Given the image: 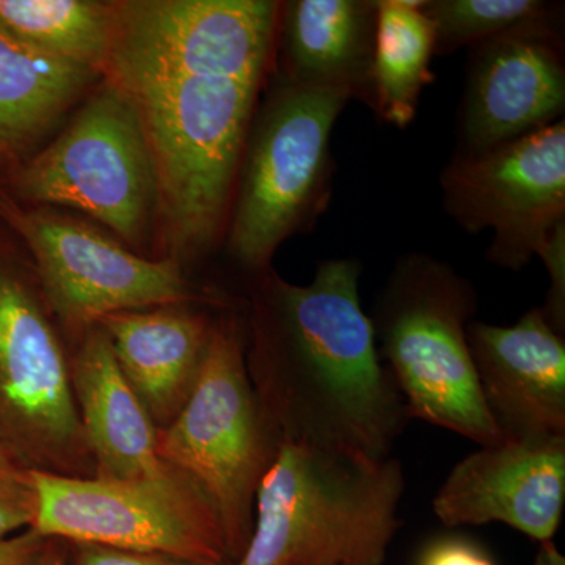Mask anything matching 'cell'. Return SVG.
<instances>
[{
  "label": "cell",
  "instance_id": "obj_1",
  "mask_svg": "<svg viewBox=\"0 0 565 565\" xmlns=\"http://www.w3.org/2000/svg\"><path fill=\"white\" fill-rule=\"evenodd\" d=\"M362 267L327 259L313 281L264 273L256 294V396L281 441L386 459L411 416L360 300Z\"/></svg>",
  "mask_w": 565,
  "mask_h": 565
},
{
  "label": "cell",
  "instance_id": "obj_2",
  "mask_svg": "<svg viewBox=\"0 0 565 565\" xmlns=\"http://www.w3.org/2000/svg\"><path fill=\"white\" fill-rule=\"evenodd\" d=\"M404 489L393 457L281 441L256 492L250 541L230 565H384Z\"/></svg>",
  "mask_w": 565,
  "mask_h": 565
},
{
  "label": "cell",
  "instance_id": "obj_3",
  "mask_svg": "<svg viewBox=\"0 0 565 565\" xmlns=\"http://www.w3.org/2000/svg\"><path fill=\"white\" fill-rule=\"evenodd\" d=\"M266 70L184 74L121 88L139 109L158 215L178 255L207 250L225 225Z\"/></svg>",
  "mask_w": 565,
  "mask_h": 565
},
{
  "label": "cell",
  "instance_id": "obj_4",
  "mask_svg": "<svg viewBox=\"0 0 565 565\" xmlns=\"http://www.w3.org/2000/svg\"><path fill=\"white\" fill-rule=\"evenodd\" d=\"M476 308L470 280L440 259L412 253L397 259L371 321L411 419L490 446L504 438L487 411L468 348Z\"/></svg>",
  "mask_w": 565,
  "mask_h": 565
},
{
  "label": "cell",
  "instance_id": "obj_5",
  "mask_svg": "<svg viewBox=\"0 0 565 565\" xmlns=\"http://www.w3.org/2000/svg\"><path fill=\"white\" fill-rule=\"evenodd\" d=\"M351 96L278 76L253 115L237 170L230 253L267 273L277 248L310 228L332 192L330 137Z\"/></svg>",
  "mask_w": 565,
  "mask_h": 565
},
{
  "label": "cell",
  "instance_id": "obj_6",
  "mask_svg": "<svg viewBox=\"0 0 565 565\" xmlns=\"http://www.w3.org/2000/svg\"><path fill=\"white\" fill-rule=\"evenodd\" d=\"M280 444L248 377L239 327L217 323L191 396L158 429V456L210 501L232 564L250 541L256 492Z\"/></svg>",
  "mask_w": 565,
  "mask_h": 565
},
{
  "label": "cell",
  "instance_id": "obj_7",
  "mask_svg": "<svg viewBox=\"0 0 565 565\" xmlns=\"http://www.w3.org/2000/svg\"><path fill=\"white\" fill-rule=\"evenodd\" d=\"M2 191L22 204L74 207L134 247L147 244L158 184L131 96L104 81L68 129L13 170Z\"/></svg>",
  "mask_w": 565,
  "mask_h": 565
},
{
  "label": "cell",
  "instance_id": "obj_8",
  "mask_svg": "<svg viewBox=\"0 0 565 565\" xmlns=\"http://www.w3.org/2000/svg\"><path fill=\"white\" fill-rule=\"evenodd\" d=\"M35 516L46 539L156 553L206 565H230L217 514L177 470L151 478L65 476L31 470Z\"/></svg>",
  "mask_w": 565,
  "mask_h": 565
},
{
  "label": "cell",
  "instance_id": "obj_9",
  "mask_svg": "<svg viewBox=\"0 0 565 565\" xmlns=\"http://www.w3.org/2000/svg\"><path fill=\"white\" fill-rule=\"evenodd\" d=\"M0 434L29 470L90 476L68 360L40 288L7 253H0Z\"/></svg>",
  "mask_w": 565,
  "mask_h": 565
},
{
  "label": "cell",
  "instance_id": "obj_10",
  "mask_svg": "<svg viewBox=\"0 0 565 565\" xmlns=\"http://www.w3.org/2000/svg\"><path fill=\"white\" fill-rule=\"evenodd\" d=\"M0 218L31 252L41 296L71 332L82 334L107 315L193 299L174 259L136 255L79 218L25 206L3 191Z\"/></svg>",
  "mask_w": 565,
  "mask_h": 565
},
{
  "label": "cell",
  "instance_id": "obj_11",
  "mask_svg": "<svg viewBox=\"0 0 565 565\" xmlns=\"http://www.w3.org/2000/svg\"><path fill=\"white\" fill-rule=\"evenodd\" d=\"M445 211L465 232L492 230L487 259L523 269L565 228V122L473 156H455L441 174Z\"/></svg>",
  "mask_w": 565,
  "mask_h": 565
},
{
  "label": "cell",
  "instance_id": "obj_12",
  "mask_svg": "<svg viewBox=\"0 0 565 565\" xmlns=\"http://www.w3.org/2000/svg\"><path fill=\"white\" fill-rule=\"evenodd\" d=\"M280 3L269 0L114 2L104 76L120 88L184 74L267 68Z\"/></svg>",
  "mask_w": 565,
  "mask_h": 565
},
{
  "label": "cell",
  "instance_id": "obj_13",
  "mask_svg": "<svg viewBox=\"0 0 565 565\" xmlns=\"http://www.w3.org/2000/svg\"><path fill=\"white\" fill-rule=\"evenodd\" d=\"M565 66L556 24L471 47L456 156H473L563 120Z\"/></svg>",
  "mask_w": 565,
  "mask_h": 565
},
{
  "label": "cell",
  "instance_id": "obj_14",
  "mask_svg": "<svg viewBox=\"0 0 565 565\" xmlns=\"http://www.w3.org/2000/svg\"><path fill=\"white\" fill-rule=\"evenodd\" d=\"M565 503V437L481 446L452 468L435 494L446 526L504 523L537 542L553 541Z\"/></svg>",
  "mask_w": 565,
  "mask_h": 565
},
{
  "label": "cell",
  "instance_id": "obj_15",
  "mask_svg": "<svg viewBox=\"0 0 565 565\" xmlns=\"http://www.w3.org/2000/svg\"><path fill=\"white\" fill-rule=\"evenodd\" d=\"M468 348L490 416L503 438L565 437V343L531 308L511 327L470 322Z\"/></svg>",
  "mask_w": 565,
  "mask_h": 565
},
{
  "label": "cell",
  "instance_id": "obj_16",
  "mask_svg": "<svg viewBox=\"0 0 565 565\" xmlns=\"http://www.w3.org/2000/svg\"><path fill=\"white\" fill-rule=\"evenodd\" d=\"M70 373L96 476L151 478L172 470L158 456V427L122 374L102 327L82 333Z\"/></svg>",
  "mask_w": 565,
  "mask_h": 565
},
{
  "label": "cell",
  "instance_id": "obj_17",
  "mask_svg": "<svg viewBox=\"0 0 565 565\" xmlns=\"http://www.w3.org/2000/svg\"><path fill=\"white\" fill-rule=\"evenodd\" d=\"M96 326L152 423L169 426L191 396L214 326L178 305L107 315Z\"/></svg>",
  "mask_w": 565,
  "mask_h": 565
},
{
  "label": "cell",
  "instance_id": "obj_18",
  "mask_svg": "<svg viewBox=\"0 0 565 565\" xmlns=\"http://www.w3.org/2000/svg\"><path fill=\"white\" fill-rule=\"evenodd\" d=\"M377 0H291L280 3V76L337 88L373 106Z\"/></svg>",
  "mask_w": 565,
  "mask_h": 565
},
{
  "label": "cell",
  "instance_id": "obj_19",
  "mask_svg": "<svg viewBox=\"0 0 565 565\" xmlns=\"http://www.w3.org/2000/svg\"><path fill=\"white\" fill-rule=\"evenodd\" d=\"M96 76L0 29V169L50 131Z\"/></svg>",
  "mask_w": 565,
  "mask_h": 565
},
{
  "label": "cell",
  "instance_id": "obj_20",
  "mask_svg": "<svg viewBox=\"0 0 565 565\" xmlns=\"http://www.w3.org/2000/svg\"><path fill=\"white\" fill-rule=\"evenodd\" d=\"M424 0H377L371 109L386 122L405 128L418 109L424 87L435 76L433 24L423 13Z\"/></svg>",
  "mask_w": 565,
  "mask_h": 565
},
{
  "label": "cell",
  "instance_id": "obj_21",
  "mask_svg": "<svg viewBox=\"0 0 565 565\" xmlns=\"http://www.w3.org/2000/svg\"><path fill=\"white\" fill-rule=\"evenodd\" d=\"M0 29L63 61L104 73L114 32V2L0 0Z\"/></svg>",
  "mask_w": 565,
  "mask_h": 565
},
{
  "label": "cell",
  "instance_id": "obj_22",
  "mask_svg": "<svg viewBox=\"0 0 565 565\" xmlns=\"http://www.w3.org/2000/svg\"><path fill=\"white\" fill-rule=\"evenodd\" d=\"M422 10L434 28L435 55L520 29L556 24L557 11L542 0H427Z\"/></svg>",
  "mask_w": 565,
  "mask_h": 565
},
{
  "label": "cell",
  "instance_id": "obj_23",
  "mask_svg": "<svg viewBox=\"0 0 565 565\" xmlns=\"http://www.w3.org/2000/svg\"><path fill=\"white\" fill-rule=\"evenodd\" d=\"M35 505L31 470L17 463H0V541L31 530Z\"/></svg>",
  "mask_w": 565,
  "mask_h": 565
},
{
  "label": "cell",
  "instance_id": "obj_24",
  "mask_svg": "<svg viewBox=\"0 0 565 565\" xmlns=\"http://www.w3.org/2000/svg\"><path fill=\"white\" fill-rule=\"evenodd\" d=\"M73 565H206L156 553L126 552L107 546L74 544Z\"/></svg>",
  "mask_w": 565,
  "mask_h": 565
},
{
  "label": "cell",
  "instance_id": "obj_25",
  "mask_svg": "<svg viewBox=\"0 0 565 565\" xmlns=\"http://www.w3.org/2000/svg\"><path fill=\"white\" fill-rule=\"evenodd\" d=\"M418 565H494L484 550L459 537L440 539L423 550Z\"/></svg>",
  "mask_w": 565,
  "mask_h": 565
},
{
  "label": "cell",
  "instance_id": "obj_26",
  "mask_svg": "<svg viewBox=\"0 0 565 565\" xmlns=\"http://www.w3.org/2000/svg\"><path fill=\"white\" fill-rule=\"evenodd\" d=\"M51 539L33 530L0 541V565H36Z\"/></svg>",
  "mask_w": 565,
  "mask_h": 565
},
{
  "label": "cell",
  "instance_id": "obj_27",
  "mask_svg": "<svg viewBox=\"0 0 565 565\" xmlns=\"http://www.w3.org/2000/svg\"><path fill=\"white\" fill-rule=\"evenodd\" d=\"M533 565H565V559L553 541L542 542Z\"/></svg>",
  "mask_w": 565,
  "mask_h": 565
},
{
  "label": "cell",
  "instance_id": "obj_28",
  "mask_svg": "<svg viewBox=\"0 0 565 565\" xmlns=\"http://www.w3.org/2000/svg\"><path fill=\"white\" fill-rule=\"evenodd\" d=\"M36 565H66L65 559H63L61 550H58L57 546H54L52 539L50 544H47L46 550H44L43 556L40 557L39 564Z\"/></svg>",
  "mask_w": 565,
  "mask_h": 565
},
{
  "label": "cell",
  "instance_id": "obj_29",
  "mask_svg": "<svg viewBox=\"0 0 565 565\" xmlns=\"http://www.w3.org/2000/svg\"><path fill=\"white\" fill-rule=\"evenodd\" d=\"M0 463L21 465L20 462H18L17 459H14V456L11 455L9 446H7L6 440H3L2 434H0ZM21 467H22V465H21Z\"/></svg>",
  "mask_w": 565,
  "mask_h": 565
}]
</instances>
